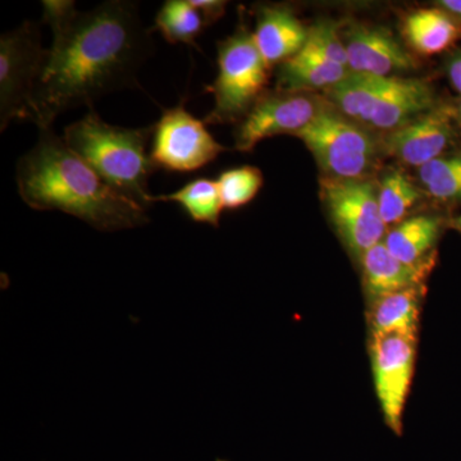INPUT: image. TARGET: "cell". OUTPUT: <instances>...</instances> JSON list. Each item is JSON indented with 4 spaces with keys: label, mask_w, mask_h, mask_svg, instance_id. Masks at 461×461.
Segmentation results:
<instances>
[{
    "label": "cell",
    "mask_w": 461,
    "mask_h": 461,
    "mask_svg": "<svg viewBox=\"0 0 461 461\" xmlns=\"http://www.w3.org/2000/svg\"><path fill=\"white\" fill-rule=\"evenodd\" d=\"M258 50L269 67L295 57L308 41V29L286 5H262L253 32Z\"/></svg>",
    "instance_id": "obj_15"
},
{
    "label": "cell",
    "mask_w": 461,
    "mask_h": 461,
    "mask_svg": "<svg viewBox=\"0 0 461 461\" xmlns=\"http://www.w3.org/2000/svg\"><path fill=\"white\" fill-rule=\"evenodd\" d=\"M439 5L448 14L461 18V0H442Z\"/></svg>",
    "instance_id": "obj_30"
},
{
    "label": "cell",
    "mask_w": 461,
    "mask_h": 461,
    "mask_svg": "<svg viewBox=\"0 0 461 461\" xmlns=\"http://www.w3.org/2000/svg\"><path fill=\"white\" fill-rule=\"evenodd\" d=\"M424 293L423 286L411 287L375 300L371 312L372 333L417 338Z\"/></svg>",
    "instance_id": "obj_17"
},
{
    "label": "cell",
    "mask_w": 461,
    "mask_h": 461,
    "mask_svg": "<svg viewBox=\"0 0 461 461\" xmlns=\"http://www.w3.org/2000/svg\"><path fill=\"white\" fill-rule=\"evenodd\" d=\"M50 50L41 29L25 21L0 38V131L14 120H30L33 91Z\"/></svg>",
    "instance_id": "obj_6"
},
{
    "label": "cell",
    "mask_w": 461,
    "mask_h": 461,
    "mask_svg": "<svg viewBox=\"0 0 461 461\" xmlns=\"http://www.w3.org/2000/svg\"><path fill=\"white\" fill-rule=\"evenodd\" d=\"M363 267L364 288L375 300L399 293L406 288L423 286L427 276L435 266V253L420 263L408 264L397 259L382 241L369 249L360 259Z\"/></svg>",
    "instance_id": "obj_14"
},
{
    "label": "cell",
    "mask_w": 461,
    "mask_h": 461,
    "mask_svg": "<svg viewBox=\"0 0 461 461\" xmlns=\"http://www.w3.org/2000/svg\"><path fill=\"white\" fill-rule=\"evenodd\" d=\"M326 108L308 93L280 91L263 95L245 115L236 131V149L251 151L272 136L296 135Z\"/></svg>",
    "instance_id": "obj_10"
},
{
    "label": "cell",
    "mask_w": 461,
    "mask_h": 461,
    "mask_svg": "<svg viewBox=\"0 0 461 461\" xmlns=\"http://www.w3.org/2000/svg\"><path fill=\"white\" fill-rule=\"evenodd\" d=\"M455 138L450 109L435 108L384 136L381 148L405 165L423 167L441 157Z\"/></svg>",
    "instance_id": "obj_11"
},
{
    "label": "cell",
    "mask_w": 461,
    "mask_h": 461,
    "mask_svg": "<svg viewBox=\"0 0 461 461\" xmlns=\"http://www.w3.org/2000/svg\"><path fill=\"white\" fill-rule=\"evenodd\" d=\"M182 100L176 107L163 111L154 124L150 159L156 168L167 172L190 173L204 168L224 151L200 121L185 107Z\"/></svg>",
    "instance_id": "obj_8"
},
{
    "label": "cell",
    "mask_w": 461,
    "mask_h": 461,
    "mask_svg": "<svg viewBox=\"0 0 461 461\" xmlns=\"http://www.w3.org/2000/svg\"><path fill=\"white\" fill-rule=\"evenodd\" d=\"M16 182L30 208L63 212L103 232L136 229L150 221L147 209L109 186L51 129L39 130L35 147L18 160Z\"/></svg>",
    "instance_id": "obj_2"
},
{
    "label": "cell",
    "mask_w": 461,
    "mask_h": 461,
    "mask_svg": "<svg viewBox=\"0 0 461 461\" xmlns=\"http://www.w3.org/2000/svg\"><path fill=\"white\" fill-rule=\"evenodd\" d=\"M217 65V77L206 87L214 95V108L204 122L242 121L262 98L271 67L258 50L253 33L245 27L218 44Z\"/></svg>",
    "instance_id": "obj_4"
},
{
    "label": "cell",
    "mask_w": 461,
    "mask_h": 461,
    "mask_svg": "<svg viewBox=\"0 0 461 461\" xmlns=\"http://www.w3.org/2000/svg\"><path fill=\"white\" fill-rule=\"evenodd\" d=\"M386 78L348 72L344 80L326 90L327 102L348 120L357 124H369Z\"/></svg>",
    "instance_id": "obj_19"
},
{
    "label": "cell",
    "mask_w": 461,
    "mask_h": 461,
    "mask_svg": "<svg viewBox=\"0 0 461 461\" xmlns=\"http://www.w3.org/2000/svg\"><path fill=\"white\" fill-rule=\"evenodd\" d=\"M403 32L409 44L423 56L442 53L460 38L461 30L448 12L420 9L405 18Z\"/></svg>",
    "instance_id": "obj_18"
},
{
    "label": "cell",
    "mask_w": 461,
    "mask_h": 461,
    "mask_svg": "<svg viewBox=\"0 0 461 461\" xmlns=\"http://www.w3.org/2000/svg\"><path fill=\"white\" fill-rule=\"evenodd\" d=\"M442 221L432 215H417L397 224L384 242L393 257L403 263L414 264L426 259L441 233Z\"/></svg>",
    "instance_id": "obj_20"
},
{
    "label": "cell",
    "mask_w": 461,
    "mask_h": 461,
    "mask_svg": "<svg viewBox=\"0 0 461 461\" xmlns=\"http://www.w3.org/2000/svg\"><path fill=\"white\" fill-rule=\"evenodd\" d=\"M417 338L372 333L371 357L375 391L384 420L402 433V412L414 375Z\"/></svg>",
    "instance_id": "obj_9"
},
{
    "label": "cell",
    "mask_w": 461,
    "mask_h": 461,
    "mask_svg": "<svg viewBox=\"0 0 461 461\" xmlns=\"http://www.w3.org/2000/svg\"><path fill=\"white\" fill-rule=\"evenodd\" d=\"M420 199V190L402 172H387L382 177L378 187V205L382 221L386 226L402 223Z\"/></svg>",
    "instance_id": "obj_23"
},
{
    "label": "cell",
    "mask_w": 461,
    "mask_h": 461,
    "mask_svg": "<svg viewBox=\"0 0 461 461\" xmlns=\"http://www.w3.org/2000/svg\"><path fill=\"white\" fill-rule=\"evenodd\" d=\"M448 77L457 93L461 94V54L455 57L448 66Z\"/></svg>",
    "instance_id": "obj_29"
},
{
    "label": "cell",
    "mask_w": 461,
    "mask_h": 461,
    "mask_svg": "<svg viewBox=\"0 0 461 461\" xmlns=\"http://www.w3.org/2000/svg\"><path fill=\"white\" fill-rule=\"evenodd\" d=\"M224 209H239L249 204L263 186V175L256 167L227 169L218 177Z\"/></svg>",
    "instance_id": "obj_25"
},
{
    "label": "cell",
    "mask_w": 461,
    "mask_h": 461,
    "mask_svg": "<svg viewBox=\"0 0 461 461\" xmlns=\"http://www.w3.org/2000/svg\"><path fill=\"white\" fill-rule=\"evenodd\" d=\"M295 136L312 151L324 177L339 180L366 178L382 149L360 124L329 107Z\"/></svg>",
    "instance_id": "obj_5"
},
{
    "label": "cell",
    "mask_w": 461,
    "mask_h": 461,
    "mask_svg": "<svg viewBox=\"0 0 461 461\" xmlns=\"http://www.w3.org/2000/svg\"><path fill=\"white\" fill-rule=\"evenodd\" d=\"M204 18L206 27L213 25L224 14L227 2L222 0H191Z\"/></svg>",
    "instance_id": "obj_28"
},
{
    "label": "cell",
    "mask_w": 461,
    "mask_h": 461,
    "mask_svg": "<svg viewBox=\"0 0 461 461\" xmlns=\"http://www.w3.org/2000/svg\"><path fill=\"white\" fill-rule=\"evenodd\" d=\"M421 184L433 199L450 203L461 200V153L439 157L420 168Z\"/></svg>",
    "instance_id": "obj_24"
},
{
    "label": "cell",
    "mask_w": 461,
    "mask_h": 461,
    "mask_svg": "<svg viewBox=\"0 0 461 461\" xmlns=\"http://www.w3.org/2000/svg\"><path fill=\"white\" fill-rule=\"evenodd\" d=\"M153 131L154 124L142 129L113 126L91 108L66 127L63 140L109 186L149 211L154 204L149 178L157 169L147 150Z\"/></svg>",
    "instance_id": "obj_3"
},
{
    "label": "cell",
    "mask_w": 461,
    "mask_h": 461,
    "mask_svg": "<svg viewBox=\"0 0 461 461\" xmlns=\"http://www.w3.org/2000/svg\"><path fill=\"white\" fill-rule=\"evenodd\" d=\"M455 226H456V229L459 230L461 232V217L456 218V220H455Z\"/></svg>",
    "instance_id": "obj_31"
},
{
    "label": "cell",
    "mask_w": 461,
    "mask_h": 461,
    "mask_svg": "<svg viewBox=\"0 0 461 461\" xmlns=\"http://www.w3.org/2000/svg\"><path fill=\"white\" fill-rule=\"evenodd\" d=\"M157 202L176 203L194 222L214 227L220 224L221 213L224 209L217 181L203 177L190 181L175 193L154 196V203Z\"/></svg>",
    "instance_id": "obj_21"
},
{
    "label": "cell",
    "mask_w": 461,
    "mask_h": 461,
    "mask_svg": "<svg viewBox=\"0 0 461 461\" xmlns=\"http://www.w3.org/2000/svg\"><path fill=\"white\" fill-rule=\"evenodd\" d=\"M308 50L320 54L330 62L348 68V53L345 42L341 41L339 27L330 21H320L308 29V41L304 45Z\"/></svg>",
    "instance_id": "obj_26"
},
{
    "label": "cell",
    "mask_w": 461,
    "mask_h": 461,
    "mask_svg": "<svg viewBox=\"0 0 461 461\" xmlns=\"http://www.w3.org/2000/svg\"><path fill=\"white\" fill-rule=\"evenodd\" d=\"M348 68L330 62L308 48L282 63L278 71V90L306 93L308 90L335 86L348 75Z\"/></svg>",
    "instance_id": "obj_16"
},
{
    "label": "cell",
    "mask_w": 461,
    "mask_h": 461,
    "mask_svg": "<svg viewBox=\"0 0 461 461\" xmlns=\"http://www.w3.org/2000/svg\"><path fill=\"white\" fill-rule=\"evenodd\" d=\"M321 195L342 241L359 260L384 241L386 224L379 213L378 191L371 181L323 177Z\"/></svg>",
    "instance_id": "obj_7"
},
{
    "label": "cell",
    "mask_w": 461,
    "mask_h": 461,
    "mask_svg": "<svg viewBox=\"0 0 461 461\" xmlns=\"http://www.w3.org/2000/svg\"><path fill=\"white\" fill-rule=\"evenodd\" d=\"M42 5V23L50 26L53 35L65 32L80 12L72 0H45Z\"/></svg>",
    "instance_id": "obj_27"
},
{
    "label": "cell",
    "mask_w": 461,
    "mask_h": 461,
    "mask_svg": "<svg viewBox=\"0 0 461 461\" xmlns=\"http://www.w3.org/2000/svg\"><path fill=\"white\" fill-rule=\"evenodd\" d=\"M204 29V18L191 0H167L158 12L153 32H159L171 44L196 47Z\"/></svg>",
    "instance_id": "obj_22"
},
{
    "label": "cell",
    "mask_w": 461,
    "mask_h": 461,
    "mask_svg": "<svg viewBox=\"0 0 461 461\" xmlns=\"http://www.w3.org/2000/svg\"><path fill=\"white\" fill-rule=\"evenodd\" d=\"M435 93L426 81L391 76L379 94L368 126L395 131L435 109Z\"/></svg>",
    "instance_id": "obj_13"
},
{
    "label": "cell",
    "mask_w": 461,
    "mask_h": 461,
    "mask_svg": "<svg viewBox=\"0 0 461 461\" xmlns=\"http://www.w3.org/2000/svg\"><path fill=\"white\" fill-rule=\"evenodd\" d=\"M153 29L139 16L138 5L109 0L80 12L53 44L33 91L30 121L51 129L63 113L123 89H140L138 74L150 57Z\"/></svg>",
    "instance_id": "obj_1"
},
{
    "label": "cell",
    "mask_w": 461,
    "mask_h": 461,
    "mask_svg": "<svg viewBox=\"0 0 461 461\" xmlns=\"http://www.w3.org/2000/svg\"><path fill=\"white\" fill-rule=\"evenodd\" d=\"M348 68L354 74L391 77L415 68V60L390 30L381 26L353 25L346 32Z\"/></svg>",
    "instance_id": "obj_12"
},
{
    "label": "cell",
    "mask_w": 461,
    "mask_h": 461,
    "mask_svg": "<svg viewBox=\"0 0 461 461\" xmlns=\"http://www.w3.org/2000/svg\"><path fill=\"white\" fill-rule=\"evenodd\" d=\"M459 114H460V117H461V100H460V104H459Z\"/></svg>",
    "instance_id": "obj_32"
}]
</instances>
